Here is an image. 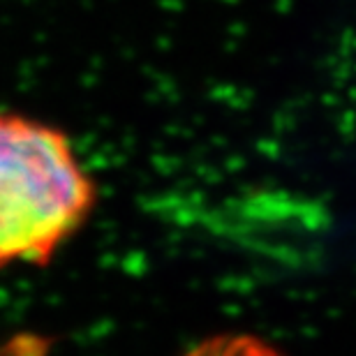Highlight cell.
Returning <instances> with one entry per match:
<instances>
[{
	"label": "cell",
	"instance_id": "6da1fadb",
	"mask_svg": "<svg viewBox=\"0 0 356 356\" xmlns=\"http://www.w3.org/2000/svg\"><path fill=\"white\" fill-rule=\"evenodd\" d=\"M95 204L97 185L60 127L0 111V270L47 266Z\"/></svg>",
	"mask_w": 356,
	"mask_h": 356
},
{
	"label": "cell",
	"instance_id": "7a4b0ae2",
	"mask_svg": "<svg viewBox=\"0 0 356 356\" xmlns=\"http://www.w3.org/2000/svg\"><path fill=\"white\" fill-rule=\"evenodd\" d=\"M183 356H284L268 340L252 333H220L190 347Z\"/></svg>",
	"mask_w": 356,
	"mask_h": 356
}]
</instances>
